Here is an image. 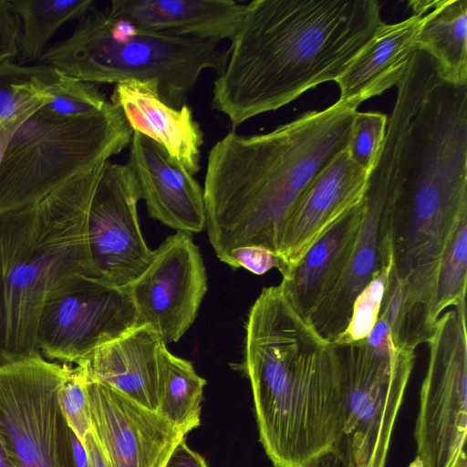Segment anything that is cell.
Returning a JSON list of instances; mask_svg holds the SVG:
<instances>
[{
    "instance_id": "cell-1",
    "label": "cell",
    "mask_w": 467,
    "mask_h": 467,
    "mask_svg": "<svg viewBox=\"0 0 467 467\" xmlns=\"http://www.w3.org/2000/svg\"><path fill=\"white\" fill-rule=\"evenodd\" d=\"M377 0H254L231 40L212 107L233 130L335 81L384 23Z\"/></svg>"
},
{
    "instance_id": "cell-2",
    "label": "cell",
    "mask_w": 467,
    "mask_h": 467,
    "mask_svg": "<svg viewBox=\"0 0 467 467\" xmlns=\"http://www.w3.org/2000/svg\"><path fill=\"white\" fill-rule=\"evenodd\" d=\"M245 330L244 368L274 467H309L336 452L345 420L336 345L317 333L281 283L262 290Z\"/></svg>"
},
{
    "instance_id": "cell-3",
    "label": "cell",
    "mask_w": 467,
    "mask_h": 467,
    "mask_svg": "<svg viewBox=\"0 0 467 467\" xmlns=\"http://www.w3.org/2000/svg\"><path fill=\"white\" fill-rule=\"evenodd\" d=\"M357 108L337 101L256 135L227 133L209 150L203 185L209 241L224 263L241 246L275 256L285 220L316 174L347 149Z\"/></svg>"
},
{
    "instance_id": "cell-4",
    "label": "cell",
    "mask_w": 467,
    "mask_h": 467,
    "mask_svg": "<svg viewBox=\"0 0 467 467\" xmlns=\"http://www.w3.org/2000/svg\"><path fill=\"white\" fill-rule=\"evenodd\" d=\"M395 192L393 265L381 310L398 346L432 336L431 306L441 260L467 219V144L437 129L398 136L386 152Z\"/></svg>"
},
{
    "instance_id": "cell-5",
    "label": "cell",
    "mask_w": 467,
    "mask_h": 467,
    "mask_svg": "<svg viewBox=\"0 0 467 467\" xmlns=\"http://www.w3.org/2000/svg\"><path fill=\"white\" fill-rule=\"evenodd\" d=\"M100 162L19 209L0 214V365L40 354L42 308L67 278L96 276L87 221Z\"/></svg>"
},
{
    "instance_id": "cell-6",
    "label": "cell",
    "mask_w": 467,
    "mask_h": 467,
    "mask_svg": "<svg viewBox=\"0 0 467 467\" xmlns=\"http://www.w3.org/2000/svg\"><path fill=\"white\" fill-rule=\"evenodd\" d=\"M228 57L217 42L146 29L93 7L37 62L92 84L155 80L161 99L180 109L202 72L220 75Z\"/></svg>"
},
{
    "instance_id": "cell-7",
    "label": "cell",
    "mask_w": 467,
    "mask_h": 467,
    "mask_svg": "<svg viewBox=\"0 0 467 467\" xmlns=\"http://www.w3.org/2000/svg\"><path fill=\"white\" fill-rule=\"evenodd\" d=\"M36 105L13 133L0 163V214L44 198L75 176L125 150L132 130L110 101L67 118Z\"/></svg>"
},
{
    "instance_id": "cell-8",
    "label": "cell",
    "mask_w": 467,
    "mask_h": 467,
    "mask_svg": "<svg viewBox=\"0 0 467 467\" xmlns=\"http://www.w3.org/2000/svg\"><path fill=\"white\" fill-rule=\"evenodd\" d=\"M345 398L337 454L343 467H386L394 427L415 364L378 318L368 337L336 345Z\"/></svg>"
},
{
    "instance_id": "cell-9",
    "label": "cell",
    "mask_w": 467,
    "mask_h": 467,
    "mask_svg": "<svg viewBox=\"0 0 467 467\" xmlns=\"http://www.w3.org/2000/svg\"><path fill=\"white\" fill-rule=\"evenodd\" d=\"M466 300L438 318L420 389L415 457L408 467H467Z\"/></svg>"
},
{
    "instance_id": "cell-10",
    "label": "cell",
    "mask_w": 467,
    "mask_h": 467,
    "mask_svg": "<svg viewBox=\"0 0 467 467\" xmlns=\"http://www.w3.org/2000/svg\"><path fill=\"white\" fill-rule=\"evenodd\" d=\"M69 365L41 354L0 365V441L16 467H77L57 400Z\"/></svg>"
},
{
    "instance_id": "cell-11",
    "label": "cell",
    "mask_w": 467,
    "mask_h": 467,
    "mask_svg": "<svg viewBox=\"0 0 467 467\" xmlns=\"http://www.w3.org/2000/svg\"><path fill=\"white\" fill-rule=\"evenodd\" d=\"M138 326L127 287L91 275H74L47 299L37 324V348L47 360L77 365Z\"/></svg>"
},
{
    "instance_id": "cell-12",
    "label": "cell",
    "mask_w": 467,
    "mask_h": 467,
    "mask_svg": "<svg viewBox=\"0 0 467 467\" xmlns=\"http://www.w3.org/2000/svg\"><path fill=\"white\" fill-rule=\"evenodd\" d=\"M395 202L392 179L379 155L368 173L361 202L362 220L345 270L307 319L317 333L331 343L348 327L359 293L393 265Z\"/></svg>"
},
{
    "instance_id": "cell-13",
    "label": "cell",
    "mask_w": 467,
    "mask_h": 467,
    "mask_svg": "<svg viewBox=\"0 0 467 467\" xmlns=\"http://www.w3.org/2000/svg\"><path fill=\"white\" fill-rule=\"evenodd\" d=\"M140 199L128 164L107 161L90 202L87 237L96 276L118 287L133 282L153 255L139 223L137 204Z\"/></svg>"
},
{
    "instance_id": "cell-14",
    "label": "cell",
    "mask_w": 467,
    "mask_h": 467,
    "mask_svg": "<svg viewBox=\"0 0 467 467\" xmlns=\"http://www.w3.org/2000/svg\"><path fill=\"white\" fill-rule=\"evenodd\" d=\"M207 288L199 247L183 232L168 236L127 286L139 326L152 328L165 344L177 342L189 329Z\"/></svg>"
},
{
    "instance_id": "cell-15",
    "label": "cell",
    "mask_w": 467,
    "mask_h": 467,
    "mask_svg": "<svg viewBox=\"0 0 467 467\" xmlns=\"http://www.w3.org/2000/svg\"><path fill=\"white\" fill-rule=\"evenodd\" d=\"M87 389L92 431L110 467H164L186 438L157 410L91 379L88 372Z\"/></svg>"
},
{
    "instance_id": "cell-16",
    "label": "cell",
    "mask_w": 467,
    "mask_h": 467,
    "mask_svg": "<svg viewBox=\"0 0 467 467\" xmlns=\"http://www.w3.org/2000/svg\"><path fill=\"white\" fill-rule=\"evenodd\" d=\"M368 173L348 156L335 155L296 201L284 224L276 268L287 275L307 251L341 218L358 206Z\"/></svg>"
},
{
    "instance_id": "cell-17",
    "label": "cell",
    "mask_w": 467,
    "mask_h": 467,
    "mask_svg": "<svg viewBox=\"0 0 467 467\" xmlns=\"http://www.w3.org/2000/svg\"><path fill=\"white\" fill-rule=\"evenodd\" d=\"M128 166L138 182L149 215L187 234L205 228L203 190L193 175L180 166L151 139L133 131Z\"/></svg>"
},
{
    "instance_id": "cell-18",
    "label": "cell",
    "mask_w": 467,
    "mask_h": 467,
    "mask_svg": "<svg viewBox=\"0 0 467 467\" xmlns=\"http://www.w3.org/2000/svg\"><path fill=\"white\" fill-rule=\"evenodd\" d=\"M110 102L123 113L132 131L158 144L184 170H200L203 133L187 104L175 109L161 97L155 80H127L115 84Z\"/></svg>"
},
{
    "instance_id": "cell-19",
    "label": "cell",
    "mask_w": 467,
    "mask_h": 467,
    "mask_svg": "<svg viewBox=\"0 0 467 467\" xmlns=\"http://www.w3.org/2000/svg\"><path fill=\"white\" fill-rule=\"evenodd\" d=\"M165 347L152 328L141 325L99 347L82 362L91 379L157 410Z\"/></svg>"
},
{
    "instance_id": "cell-20",
    "label": "cell",
    "mask_w": 467,
    "mask_h": 467,
    "mask_svg": "<svg viewBox=\"0 0 467 467\" xmlns=\"http://www.w3.org/2000/svg\"><path fill=\"white\" fill-rule=\"evenodd\" d=\"M108 8L146 29L219 43L234 38L246 5L233 0H112Z\"/></svg>"
},
{
    "instance_id": "cell-21",
    "label": "cell",
    "mask_w": 467,
    "mask_h": 467,
    "mask_svg": "<svg viewBox=\"0 0 467 467\" xmlns=\"http://www.w3.org/2000/svg\"><path fill=\"white\" fill-rule=\"evenodd\" d=\"M420 21V16L412 15L398 23H383L335 80L339 88L338 101L358 108L362 101L397 86L417 50Z\"/></svg>"
},
{
    "instance_id": "cell-22",
    "label": "cell",
    "mask_w": 467,
    "mask_h": 467,
    "mask_svg": "<svg viewBox=\"0 0 467 467\" xmlns=\"http://www.w3.org/2000/svg\"><path fill=\"white\" fill-rule=\"evenodd\" d=\"M361 220L360 203L334 224L283 276L281 284L306 320L339 281Z\"/></svg>"
},
{
    "instance_id": "cell-23",
    "label": "cell",
    "mask_w": 467,
    "mask_h": 467,
    "mask_svg": "<svg viewBox=\"0 0 467 467\" xmlns=\"http://www.w3.org/2000/svg\"><path fill=\"white\" fill-rule=\"evenodd\" d=\"M416 49L428 54L444 81L467 86V0H438L420 16Z\"/></svg>"
},
{
    "instance_id": "cell-24",
    "label": "cell",
    "mask_w": 467,
    "mask_h": 467,
    "mask_svg": "<svg viewBox=\"0 0 467 467\" xmlns=\"http://www.w3.org/2000/svg\"><path fill=\"white\" fill-rule=\"evenodd\" d=\"M206 380L192 364L162 350L157 411L186 435L201 422L202 400Z\"/></svg>"
},
{
    "instance_id": "cell-25",
    "label": "cell",
    "mask_w": 467,
    "mask_h": 467,
    "mask_svg": "<svg viewBox=\"0 0 467 467\" xmlns=\"http://www.w3.org/2000/svg\"><path fill=\"white\" fill-rule=\"evenodd\" d=\"M19 17L18 57L21 62L38 60L48 41L69 20L81 18L94 6L93 0H9Z\"/></svg>"
},
{
    "instance_id": "cell-26",
    "label": "cell",
    "mask_w": 467,
    "mask_h": 467,
    "mask_svg": "<svg viewBox=\"0 0 467 467\" xmlns=\"http://www.w3.org/2000/svg\"><path fill=\"white\" fill-rule=\"evenodd\" d=\"M61 76L56 68L41 63L0 62V122L16 119L49 99V89Z\"/></svg>"
},
{
    "instance_id": "cell-27",
    "label": "cell",
    "mask_w": 467,
    "mask_h": 467,
    "mask_svg": "<svg viewBox=\"0 0 467 467\" xmlns=\"http://www.w3.org/2000/svg\"><path fill=\"white\" fill-rule=\"evenodd\" d=\"M467 285V219L455 229L441 260L431 306L435 326L442 311L465 301Z\"/></svg>"
},
{
    "instance_id": "cell-28",
    "label": "cell",
    "mask_w": 467,
    "mask_h": 467,
    "mask_svg": "<svg viewBox=\"0 0 467 467\" xmlns=\"http://www.w3.org/2000/svg\"><path fill=\"white\" fill-rule=\"evenodd\" d=\"M87 385L86 365H69L57 391L61 412L69 429L83 445L87 434L92 431Z\"/></svg>"
},
{
    "instance_id": "cell-29",
    "label": "cell",
    "mask_w": 467,
    "mask_h": 467,
    "mask_svg": "<svg viewBox=\"0 0 467 467\" xmlns=\"http://www.w3.org/2000/svg\"><path fill=\"white\" fill-rule=\"evenodd\" d=\"M109 102L94 84L62 74L50 88L46 105L57 115L75 118L97 113Z\"/></svg>"
},
{
    "instance_id": "cell-30",
    "label": "cell",
    "mask_w": 467,
    "mask_h": 467,
    "mask_svg": "<svg viewBox=\"0 0 467 467\" xmlns=\"http://www.w3.org/2000/svg\"><path fill=\"white\" fill-rule=\"evenodd\" d=\"M388 117L380 112L354 113L347 147L349 158L369 173L381 150Z\"/></svg>"
},
{
    "instance_id": "cell-31",
    "label": "cell",
    "mask_w": 467,
    "mask_h": 467,
    "mask_svg": "<svg viewBox=\"0 0 467 467\" xmlns=\"http://www.w3.org/2000/svg\"><path fill=\"white\" fill-rule=\"evenodd\" d=\"M392 266L383 269L359 293L354 301L349 324L334 342L335 345L356 342L368 337L379 318Z\"/></svg>"
},
{
    "instance_id": "cell-32",
    "label": "cell",
    "mask_w": 467,
    "mask_h": 467,
    "mask_svg": "<svg viewBox=\"0 0 467 467\" xmlns=\"http://www.w3.org/2000/svg\"><path fill=\"white\" fill-rule=\"evenodd\" d=\"M224 263L231 267H243L262 275L276 267L277 258L271 251L260 246H241L232 249Z\"/></svg>"
},
{
    "instance_id": "cell-33",
    "label": "cell",
    "mask_w": 467,
    "mask_h": 467,
    "mask_svg": "<svg viewBox=\"0 0 467 467\" xmlns=\"http://www.w3.org/2000/svg\"><path fill=\"white\" fill-rule=\"evenodd\" d=\"M20 31V19L12 10L9 0H0V62L18 56Z\"/></svg>"
},
{
    "instance_id": "cell-34",
    "label": "cell",
    "mask_w": 467,
    "mask_h": 467,
    "mask_svg": "<svg viewBox=\"0 0 467 467\" xmlns=\"http://www.w3.org/2000/svg\"><path fill=\"white\" fill-rule=\"evenodd\" d=\"M164 467H208L205 460L182 440L174 449Z\"/></svg>"
},
{
    "instance_id": "cell-35",
    "label": "cell",
    "mask_w": 467,
    "mask_h": 467,
    "mask_svg": "<svg viewBox=\"0 0 467 467\" xmlns=\"http://www.w3.org/2000/svg\"><path fill=\"white\" fill-rule=\"evenodd\" d=\"M84 447L88 456L87 467H110L92 431L87 434Z\"/></svg>"
},
{
    "instance_id": "cell-36",
    "label": "cell",
    "mask_w": 467,
    "mask_h": 467,
    "mask_svg": "<svg viewBox=\"0 0 467 467\" xmlns=\"http://www.w3.org/2000/svg\"><path fill=\"white\" fill-rule=\"evenodd\" d=\"M31 109H29L26 114L20 116L19 118H17L16 119H13L10 121L0 122V163H1V161L3 159V156L5 154V151L7 148V145L9 143V140H10L13 133L15 132V130L17 129V127L20 125L22 120L26 118V116Z\"/></svg>"
},
{
    "instance_id": "cell-37",
    "label": "cell",
    "mask_w": 467,
    "mask_h": 467,
    "mask_svg": "<svg viewBox=\"0 0 467 467\" xmlns=\"http://www.w3.org/2000/svg\"><path fill=\"white\" fill-rule=\"evenodd\" d=\"M342 464L336 452L327 453L317 460L309 467H341Z\"/></svg>"
},
{
    "instance_id": "cell-38",
    "label": "cell",
    "mask_w": 467,
    "mask_h": 467,
    "mask_svg": "<svg viewBox=\"0 0 467 467\" xmlns=\"http://www.w3.org/2000/svg\"><path fill=\"white\" fill-rule=\"evenodd\" d=\"M0 467H16L0 441Z\"/></svg>"
}]
</instances>
